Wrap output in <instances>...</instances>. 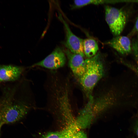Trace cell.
Instances as JSON below:
<instances>
[{"instance_id":"cell-10","label":"cell","mask_w":138,"mask_h":138,"mask_svg":"<svg viewBox=\"0 0 138 138\" xmlns=\"http://www.w3.org/2000/svg\"><path fill=\"white\" fill-rule=\"evenodd\" d=\"M116 2V1L109 0H75L73 6L74 8H78L90 4L97 5Z\"/></svg>"},{"instance_id":"cell-5","label":"cell","mask_w":138,"mask_h":138,"mask_svg":"<svg viewBox=\"0 0 138 138\" xmlns=\"http://www.w3.org/2000/svg\"><path fill=\"white\" fill-rule=\"evenodd\" d=\"M59 18L63 22L65 27L66 40L64 45L71 52L84 56L83 48V40L75 35L70 30L66 21L60 15Z\"/></svg>"},{"instance_id":"cell-4","label":"cell","mask_w":138,"mask_h":138,"mask_svg":"<svg viewBox=\"0 0 138 138\" xmlns=\"http://www.w3.org/2000/svg\"><path fill=\"white\" fill-rule=\"evenodd\" d=\"M64 52L60 47L56 48L44 59L31 66V67H40L55 70L63 67L66 62Z\"/></svg>"},{"instance_id":"cell-12","label":"cell","mask_w":138,"mask_h":138,"mask_svg":"<svg viewBox=\"0 0 138 138\" xmlns=\"http://www.w3.org/2000/svg\"><path fill=\"white\" fill-rule=\"evenodd\" d=\"M131 44L132 50L134 55L138 62V36L133 40Z\"/></svg>"},{"instance_id":"cell-6","label":"cell","mask_w":138,"mask_h":138,"mask_svg":"<svg viewBox=\"0 0 138 138\" xmlns=\"http://www.w3.org/2000/svg\"><path fill=\"white\" fill-rule=\"evenodd\" d=\"M64 52L68 59L69 65L71 70L74 75L79 79L86 70L85 60L82 55L72 53L67 49Z\"/></svg>"},{"instance_id":"cell-15","label":"cell","mask_w":138,"mask_h":138,"mask_svg":"<svg viewBox=\"0 0 138 138\" xmlns=\"http://www.w3.org/2000/svg\"><path fill=\"white\" fill-rule=\"evenodd\" d=\"M138 32V16L137 17L134 25L132 29L128 35L129 36H132Z\"/></svg>"},{"instance_id":"cell-17","label":"cell","mask_w":138,"mask_h":138,"mask_svg":"<svg viewBox=\"0 0 138 138\" xmlns=\"http://www.w3.org/2000/svg\"><path fill=\"white\" fill-rule=\"evenodd\" d=\"M1 127H2V126L0 125V130H1Z\"/></svg>"},{"instance_id":"cell-8","label":"cell","mask_w":138,"mask_h":138,"mask_svg":"<svg viewBox=\"0 0 138 138\" xmlns=\"http://www.w3.org/2000/svg\"><path fill=\"white\" fill-rule=\"evenodd\" d=\"M106 44L123 55L128 54L132 51L131 41L126 36H117L106 43Z\"/></svg>"},{"instance_id":"cell-11","label":"cell","mask_w":138,"mask_h":138,"mask_svg":"<svg viewBox=\"0 0 138 138\" xmlns=\"http://www.w3.org/2000/svg\"><path fill=\"white\" fill-rule=\"evenodd\" d=\"M64 134L63 130L50 132L45 135L42 138H62Z\"/></svg>"},{"instance_id":"cell-1","label":"cell","mask_w":138,"mask_h":138,"mask_svg":"<svg viewBox=\"0 0 138 138\" xmlns=\"http://www.w3.org/2000/svg\"><path fill=\"white\" fill-rule=\"evenodd\" d=\"M14 90L5 91L0 99V125L2 126L20 120L31 108L24 100L16 98Z\"/></svg>"},{"instance_id":"cell-2","label":"cell","mask_w":138,"mask_h":138,"mask_svg":"<svg viewBox=\"0 0 138 138\" xmlns=\"http://www.w3.org/2000/svg\"><path fill=\"white\" fill-rule=\"evenodd\" d=\"M101 55L98 52L94 56L85 60V71L79 79V83L86 96H92L94 88L102 78L104 73Z\"/></svg>"},{"instance_id":"cell-14","label":"cell","mask_w":138,"mask_h":138,"mask_svg":"<svg viewBox=\"0 0 138 138\" xmlns=\"http://www.w3.org/2000/svg\"><path fill=\"white\" fill-rule=\"evenodd\" d=\"M122 63L132 70L138 76V65H136L126 62L124 61H122Z\"/></svg>"},{"instance_id":"cell-13","label":"cell","mask_w":138,"mask_h":138,"mask_svg":"<svg viewBox=\"0 0 138 138\" xmlns=\"http://www.w3.org/2000/svg\"><path fill=\"white\" fill-rule=\"evenodd\" d=\"M70 138H87L86 135L83 131H76L74 132L71 135Z\"/></svg>"},{"instance_id":"cell-9","label":"cell","mask_w":138,"mask_h":138,"mask_svg":"<svg viewBox=\"0 0 138 138\" xmlns=\"http://www.w3.org/2000/svg\"><path fill=\"white\" fill-rule=\"evenodd\" d=\"M83 45L84 55L88 58L93 57L97 53L98 46L95 40L91 38L83 40Z\"/></svg>"},{"instance_id":"cell-16","label":"cell","mask_w":138,"mask_h":138,"mask_svg":"<svg viewBox=\"0 0 138 138\" xmlns=\"http://www.w3.org/2000/svg\"><path fill=\"white\" fill-rule=\"evenodd\" d=\"M133 129L134 133L138 137V118L134 122Z\"/></svg>"},{"instance_id":"cell-3","label":"cell","mask_w":138,"mask_h":138,"mask_svg":"<svg viewBox=\"0 0 138 138\" xmlns=\"http://www.w3.org/2000/svg\"><path fill=\"white\" fill-rule=\"evenodd\" d=\"M105 19L112 33L118 36L121 33L125 25L127 16L121 9L106 6L105 8Z\"/></svg>"},{"instance_id":"cell-7","label":"cell","mask_w":138,"mask_h":138,"mask_svg":"<svg viewBox=\"0 0 138 138\" xmlns=\"http://www.w3.org/2000/svg\"><path fill=\"white\" fill-rule=\"evenodd\" d=\"M24 70V68L21 66L0 65V83L17 80Z\"/></svg>"}]
</instances>
